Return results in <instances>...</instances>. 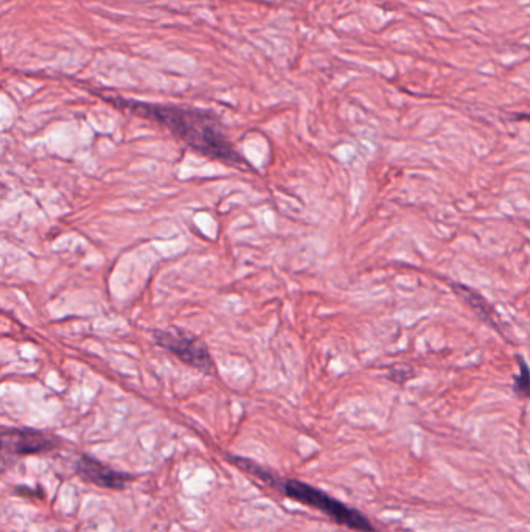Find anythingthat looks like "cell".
I'll return each instance as SVG.
<instances>
[{"label":"cell","instance_id":"cell-4","mask_svg":"<svg viewBox=\"0 0 530 532\" xmlns=\"http://www.w3.org/2000/svg\"><path fill=\"white\" fill-rule=\"evenodd\" d=\"M60 445V439L44 431L33 428H5L2 433L4 455L22 458V456L49 453Z\"/></svg>","mask_w":530,"mask_h":532},{"label":"cell","instance_id":"cell-6","mask_svg":"<svg viewBox=\"0 0 530 532\" xmlns=\"http://www.w3.org/2000/svg\"><path fill=\"white\" fill-rule=\"evenodd\" d=\"M456 293L461 294L462 298L465 299L468 305H470L482 319H484L487 324L490 326L498 327V315L493 312L492 305L489 302L485 301L482 298L481 294L476 293V291L470 290V288L464 287V285L456 284Z\"/></svg>","mask_w":530,"mask_h":532},{"label":"cell","instance_id":"cell-1","mask_svg":"<svg viewBox=\"0 0 530 532\" xmlns=\"http://www.w3.org/2000/svg\"><path fill=\"white\" fill-rule=\"evenodd\" d=\"M117 108L128 109L137 116L161 123L173 136L182 140L187 147L207 158L240 168L246 165L245 159L232 147L231 140L227 139L220 120L212 112L204 109L185 108L178 105H157V103L136 102L126 98L109 100Z\"/></svg>","mask_w":530,"mask_h":532},{"label":"cell","instance_id":"cell-7","mask_svg":"<svg viewBox=\"0 0 530 532\" xmlns=\"http://www.w3.org/2000/svg\"><path fill=\"white\" fill-rule=\"evenodd\" d=\"M518 364V374L513 377V392L521 399H530V366L521 357Z\"/></svg>","mask_w":530,"mask_h":532},{"label":"cell","instance_id":"cell-3","mask_svg":"<svg viewBox=\"0 0 530 532\" xmlns=\"http://www.w3.org/2000/svg\"><path fill=\"white\" fill-rule=\"evenodd\" d=\"M153 340L157 346L175 355L190 368L198 369L206 374L215 372V361L206 344L199 338L182 330H153Z\"/></svg>","mask_w":530,"mask_h":532},{"label":"cell","instance_id":"cell-2","mask_svg":"<svg viewBox=\"0 0 530 532\" xmlns=\"http://www.w3.org/2000/svg\"><path fill=\"white\" fill-rule=\"evenodd\" d=\"M276 489H279L286 497L297 501V503L305 504L308 508L318 509L322 514L332 518L333 522L344 526V528H349L356 532H377V528L372 525L366 515L350 508L346 503L336 500L332 495L325 494L324 490L304 483V481H279Z\"/></svg>","mask_w":530,"mask_h":532},{"label":"cell","instance_id":"cell-5","mask_svg":"<svg viewBox=\"0 0 530 532\" xmlns=\"http://www.w3.org/2000/svg\"><path fill=\"white\" fill-rule=\"evenodd\" d=\"M75 472L86 483L109 490H123L128 484L136 480V476L131 475V473L112 469V467L106 466L102 461L89 455L80 456L77 464H75Z\"/></svg>","mask_w":530,"mask_h":532}]
</instances>
